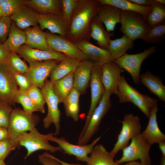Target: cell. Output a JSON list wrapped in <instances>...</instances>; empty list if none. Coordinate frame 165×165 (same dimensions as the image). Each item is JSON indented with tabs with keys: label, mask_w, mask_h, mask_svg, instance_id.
<instances>
[{
	"label": "cell",
	"mask_w": 165,
	"mask_h": 165,
	"mask_svg": "<svg viewBox=\"0 0 165 165\" xmlns=\"http://www.w3.org/2000/svg\"><path fill=\"white\" fill-rule=\"evenodd\" d=\"M15 103L20 104L23 110L28 114H32L35 112H39L37 107L26 91H21L19 89L15 97Z\"/></svg>",
	"instance_id": "37"
},
{
	"label": "cell",
	"mask_w": 165,
	"mask_h": 165,
	"mask_svg": "<svg viewBox=\"0 0 165 165\" xmlns=\"http://www.w3.org/2000/svg\"><path fill=\"white\" fill-rule=\"evenodd\" d=\"M124 71L113 61L101 66V79L105 90L117 95L121 75Z\"/></svg>",
	"instance_id": "18"
},
{
	"label": "cell",
	"mask_w": 165,
	"mask_h": 165,
	"mask_svg": "<svg viewBox=\"0 0 165 165\" xmlns=\"http://www.w3.org/2000/svg\"><path fill=\"white\" fill-rule=\"evenodd\" d=\"M158 110V106L151 109L148 124L145 130L141 132L143 138L151 146L165 140V135L161 131L158 125L157 117Z\"/></svg>",
	"instance_id": "21"
},
{
	"label": "cell",
	"mask_w": 165,
	"mask_h": 165,
	"mask_svg": "<svg viewBox=\"0 0 165 165\" xmlns=\"http://www.w3.org/2000/svg\"><path fill=\"white\" fill-rule=\"evenodd\" d=\"M7 62L15 71L23 74L28 69L27 64L15 52H11Z\"/></svg>",
	"instance_id": "40"
},
{
	"label": "cell",
	"mask_w": 165,
	"mask_h": 165,
	"mask_svg": "<svg viewBox=\"0 0 165 165\" xmlns=\"http://www.w3.org/2000/svg\"><path fill=\"white\" fill-rule=\"evenodd\" d=\"M74 72L71 73L65 77L52 82L53 90L58 99L59 104L63 102L73 88Z\"/></svg>",
	"instance_id": "31"
},
{
	"label": "cell",
	"mask_w": 165,
	"mask_h": 165,
	"mask_svg": "<svg viewBox=\"0 0 165 165\" xmlns=\"http://www.w3.org/2000/svg\"><path fill=\"white\" fill-rule=\"evenodd\" d=\"M43 153L45 155L56 160L58 162L61 164V165H81V164H79L70 163H67L57 158L48 152H43Z\"/></svg>",
	"instance_id": "49"
},
{
	"label": "cell",
	"mask_w": 165,
	"mask_h": 165,
	"mask_svg": "<svg viewBox=\"0 0 165 165\" xmlns=\"http://www.w3.org/2000/svg\"><path fill=\"white\" fill-rule=\"evenodd\" d=\"M156 50V47L152 46L138 53H126L113 61L123 69L127 71L130 74L134 83L137 84L140 82V71L143 61L155 53Z\"/></svg>",
	"instance_id": "10"
},
{
	"label": "cell",
	"mask_w": 165,
	"mask_h": 165,
	"mask_svg": "<svg viewBox=\"0 0 165 165\" xmlns=\"http://www.w3.org/2000/svg\"><path fill=\"white\" fill-rule=\"evenodd\" d=\"M160 165H165V156L162 155L161 157Z\"/></svg>",
	"instance_id": "54"
},
{
	"label": "cell",
	"mask_w": 165,
	"mask_h": 165,
	"mask_svg": "<svg viewBox=\"0 0 165 165\" xmlns=\"http://www.w3.org/2000/svg\"><path fill=\"white\" fill-rule=\"evenodd\" d=\"M28 63L52 60L61 61L68 57L63 54L53 50L45 51L35 49L24 44L16 52Z\"/></svg>",
	"instance_id": "16"
},
{
	"label": "cell",
	"mask_w": 165,
	"mask_h": 165,
	"mask_svg": "<svg viewBox=\"0 0 165 165\" xmlns=\"http://www.w3.org/2000/svg\"><path fill=\"white\" fill-rule=\"evenodd\" d=\"M41 89L47 107V115L43 120V127L47 129L52 124H53L55 127L54 135H57L60 130L61 114L58 108V99L53 90L52 82L46 80Z\"/></svg>",
	"instance_id": "9"
},
{
	"label": "cell",
	"mask_w": 165,
	"mask_h": 165,
	"mask_svg": "<svg viewBox=\"0 0 165 165\" xmlns=\"http://www.w3.org/2000/svg\"><path fill=\"white\" fill-rule=\"evenodd\" d=\"M133 41L123 35L121 38L109 40L107 50L114 60L121 57L134 46Z\"/></svg>",
	"instance_id": "30"
},
{
	"label": "cell",
	"mask_w": 165,
	"mask_h": 165,
	"mask_svg": "<svg viewBox=\"0 0 165 165\" xmlns=\"http://www.w3.org/2000/svg\"><path fill=\"white\" fill-rule=\"evenodd\" d=\"M122 11L112 5L100 4L96 16L98 20L104 24L107 31L113 33L116 24L120 23Z\"/></svg>",
	"instance_id": "20"
},
{
	"label": "cell",
	"mask_w": 165,
	"mask_h": 165,
	"mask_svg": "<svg viewBox=\"0 0 165 165\" xmlns=\"http://www.w3.org/2000/svg\"><path fill=\"white\" fill-rule=\"evenodd\" d=\"M75 44L94 64L102 66L114 60L107 50L97 46L89 41L83 40Z\"/></svg>",
	"instance_id": "19"
},
{
	"label": "cell",
	"mask_w": 165,
	"mask_h": 165,
	"mask_svg": "<svg viewBox=\"0 0 165 165\" xmlns=\"http://www.w3.org/2000/svg\"><path fill=\"white\" fill-rule=\"evenodd\" d=\"M158 143L159 148L162 153V155L165 156V141H161Z\"/></svg>",
	"instance_id": "51"
},
{
	"label": "cell",
	"mask_w": 165,
	"mask_h": 165,
	"mask_svg": "<svg viewBox=\"0 0 165 165\" xmlns=\"http://www.w3.org/2000/svg\"><path fill=\"white\" fill-rule=\"evenodd\" d=\"M100 4L98 0H78L69 22L67 38L75 43L90 38V24Z\"/></svg>",
	"instance_id": "1"
},
{
	"label": "cell",
	"mask_w": 165,
	"mask_h": 165,
	"mask_svg": "<svg viewBox=\"0 0 165 165\" xmlns=\"http://www.w3.org/2000/svg\"><path fill=\"white\" fill-rule=\"evenodd\" d=\"M142 137L141 133L131 139L129 145L123 148L121 157L116 162L118 164L140 160L143 165H151L149 155L151 147Z\"/></svg>",
	"instance_id": "5"
},
{
	"label": "cell",
	"mask_w": 165,
	"mask_h": 165,
	"mask_svg": "<svg viewBox=\"0 0 165 165\" xmlns=\"http://www.w3.org/2000/svg\"><path fill=\"white\" fill-rule=\"evenodd\" d=\"M39 121V118L36 114H28L19 108L13 109L7 128L12 144L16 148L19 147V139L21 135L35 128Z\"/></svg>",
	"instance_id": "3"
},
{
	"label": "cell",
	"mask_w": 165,
	"mask_h": 165,
	"mask_svg": "<svg viewBox=\"0 0 165 165\" xmlns=\"http://www.w3.org/2000/svg\"><path fill=\"white\" fill-rule=\"evenodd\" d=\"M82 61L69 57L60 61L52 70L50 75V81L53 82L74 72Z\"/></svg>",
	"instance_id": "26"
},
{
	"label": "cell",
	"mask_w": 165,
	"mask_h": 165,
	"mask_svg": "<svg viewBox=\"0 0 165 165\" xmlns=\"http://www.w3.org/2000/svg\"><path fill=\"white\" fill-rule=\"evenodd\" d=\"M38 162L42 165H61L55 159L47 156L43 153L38 157Z\"/></svg>",
	"instance_id": "46"
},
{
	"label": "cell",
	"mask_w": 165,
	"mask_h": 165,
	"mask_svg": "<svg viewBox=\"0 0 165 165\" xmlns=\"http://www.w3.org/2000/svg\"><path fill=\"white\" fill-rule=\"evenodd\" d=\"M165 37V22L151 27L142 39L145 42L155 44L164 41Z\"/></svg>",
	"instance_id": "36"
},
{
	"label": "cell",
	"mask_w": 165,
	"mask_h": 165,
	"mask_svg": "<svg viewBox=\"0 0 165 165\" xmlns=\"http://www.w3.org/2000/svg\"><path fill=\"white\" fill-rule=\"evenodd\" d=\"M4 14L1 9L0 5V18L1 17L3 16Z\"/></svg>",
	"instance_id": "56"
},
{
	"label": "cell",
	"mask_w": 165,
	"mask_h": 165,
	"mask_svg": "<svg viewBox=\"0 0 165 165\" xmlns=\"http://www.w3.org/2000/svg\"><path fill=\"white\" fill-rule=\"evenodd\" d=\"M111 94L105 90L99 103L94 110L82 135L78 138L77 145H86L96 133L101 121L112 106Z\"/></svg>",
	"instance_id": "7"
},
{
	"label": "cell",
	"mask_w": 165,
	"mask_h": 165,
	"mask_svg": "<svg viewBox=\"0 0 165 165\" xmlns=\"http://www.w3.org/2000/svg\"><path fill=\"white\" fill-rule=\"evenodd\" d=\"M18 90L14 70L7 62L0 63V100L14 105L15 97Z\"/></svg>",
	"instance_id": "11"
},
{
	"label": "cell",
	"mask_w": 165,
	"mask_h": 165,
	"mask_svg": "<svg viewBox=\"0 0 165 165\" xmlns=\"http://www.w3.org/2000/svg\"><path fill=\"white\" fill-rule=\"evenodd\" d=\"M26 92L37 107L39 112L44 113L45 102L41 89L36 86L32 85Z\"/></svg>",
	"instance_id": "38"
},
{
	"label": "cell",
	"mask_w": 165,
	"mask_h": 165,
	"mask_svg": "<svg viewBox=\"0 0 165 165\" xmlns=\"http://www.w3.org/2000/svg\"><path fill=\"white\" fill-rule=\"evenodd\" d=\"M78 0H61L62 14L69 23Z\"/></svg>",
	"instance_id": "42"
},
{
	"label": "cell",
	"mask_w": 165,
	"mask_h": 165,
	"mask_svg": "<svg viewBox=\"0 0 165 165\" xmlns=\"http://www.w3.org/2000/svg\"><path fill=\"white\" fill-rule=\"evenodd\" d=\"M45 34L48 46L52 50L80 61L89 59L87 56L67 38L51 33Z\"/></svg>",
	"instance_id": "12"
},
{
	"label": "cell",
	"mask_w": 165,
	"mask_h": 165,
	"mask_svg": "<svg viewBox=\"0 0 165 165\" xmlns=\"http://www.w3.org/2000/svg\"><path fill=\"white\" fill-rule=\"evenodd\" d=\"M117 95L120 103H132L148 118L151 109L158 106V100L138 91L128 83L123 75L119 79Z\"/></svg>",
	"instance_id": "2"
},
{
	"label": "cell",
	"mask_w": 165,
	"mask_h": 165,
	"mask_svg": "<svg viewBox=\"0 0 165 165\" xmlns=\"http://www.w3.org/2000/svg\"><path fill=\"white\" fill-rule=\"evenodd\" d=\"M90 82L91 91L90 105L85 124L79 137H81L84 132L94 110L101 101L105 91L101 79V66L94 64Z\"/></svg>",
	"instance_id": "14"
},
{
	"label": "cell",
	"mask_w": 165,
	"mask_h": 165,
	"mask_svg": "<svg viewBox=\"0 0 165 165\" xmlns=\"http://www.w3.org/2000/svg\"><path fill=\"white\" fill-rule=\"evenodd\" d=\"M40 15L25 5H24L10 16L12 21L22 30L37 25Z\"/></svg>",
	"instance_id": "23"
},
{
	"label": "cell",
	"mask_w": 165,
	"mask_h": 165,
	"mask_svg": "<svg viewBox=\"0 0 165 165\" xmlns=\"http://www.w3.org/2000/svg\"><path fill=\"white\" fill-rule=\"evenodd\" d=\"M25 0H0V5L5 16H10L23 6Z\"/></svg>",
	"instance_id": "39"
},
{
	"label": "cell",
	"mask_w": 165,
	"mask_h": 165,
	"mask_svg": "<svg viewBox=\"0 0 165 165\" xmlns=\"http://www.w3.org/2000/svg\"><path fill=\"white\" fill-rule=\"evenodd\" d=\"M24 31L26 36L24 44L35 49L52 50L48 44L45 33L38 25L29 28Z\"/></svg>",
	"instance_id": "25"
},
{
	"label": "cell",
	"mask_w": 165,
	"mask_h": 165,
	"mask_svg": "<svg viewBox=\"0 0 165 165\" xmlns=\"http://www.w3.org/2000/svg\"><path fill=\"white\" fill-rule=\"evenodd\" d=\"M0 165H6L4 160L0 159Z\"/></svg>",
	"instance_id": "55"
},
{
	"label": "cell",
	"mask_w": 165,
	"mask_h": 165,
	"mask_svg": "<svg viewBox=\"0 0 165 165\" xmlns=\"http://www.w3.org/2000/svg\"><path fill=\"white\" fill-rule=\"evenodd\" d=\"M11 51L3 44H0V63L7 62Z\"/></svg>",
	"instance_id": "47"
},
{
	"label": "cell",
	"mask_w": 165,
	"mask_h": 165,
	"mask_svg": "<svg viewBox=\"0 0 165 165\" xmlns=\"http://www.w3.org/2000/svg\"><path fill=\"white\" fill-rule=\"evenodd\" d=\"M26 40L24 31L19 28L14 21H12L8 36L4 44L11 52L16 53L22 45L25 44Z\"/></svg>",
	"instance_id": "34"
},
{
	"label": "cell",
	"mask_w": 165,
	"mask_h": 165,
	"mask_svg": "<svg viewBox=\"0 0 165 165\" xmlns=\"http://www.w3.org/2000/svg\"><path fill=\"white\" fill-rule=\"evenodd\" d=\"M9 137V134L7 128L0 127V141Z\"/></svg>",
	"instance_id": "50"
},
{
	"label": "cell",
	"mask_w": 165,
	"mask_h": 165,
	"mask_svg": "<svg viewBox=\"0 0 165 165\" xmlns=\"http://www.w3.org/2000/svg\"><path fill=\"white\" fill-rule=\"evenodd\" d=\"M140 82L159 99L165 102V86L159 77L147 71L140 75Z\"/></svg>",
	"instance_id": "27"
},
{
	"label": "cell",
	"mask_w": 165,
	"mask_h": 165,
	"mask_svg": "<svg viewBox=\"0 0 165 165\" xmlns=\"http://www.w3.org/2000/svg\"><path fill=\"white\" fill-rule=\"evenodd\" d=\"M13 109L12 105L0 100V127L7 129Z\"/></svg>",
	"instance_id": "41"
},
{
	"label": "cell",
	"mask_w": 165,
	"mask_h": 165,
	"mask_svg": "<svg viewBox=\"0 0 165 165\" xmlns=\"http://www.w3.org/2000/svg\"><path fill=\"white\" fill-rule=\"evenodd\" d=\"M54 136L53 133H51L49 138L50 141L57 144L65 154L73 155L77 160L86 163L94 147L101 138V136L97 138L90 144L80 145L70 143L64 137L58 138Z\"/></svg>",
	"instance_id": "13"
},
{
	"label": "cell",
	"mask_w": 165,
	"mask_h": 165,
	"mask_svg": "<svg viewBox=\"0 0 165 165\" xmlns=\"http://www.w3.org/2000/svg\"><path fill=\"white\" fill-rule=\"evenodd\" d=\"M122 124L117 140L110 153L114 158L118 152L128 145L129 141L141 133L142 127L140 119L132 113L124 115L123 120H119Z\"/></svg>",
	"instance_id": "8"
},
{
	"label": "cell",
	"mask_w": 165,
	"mask_h": 165,
	"mask_svg": "<svg viewBox=\"0 0 165 165\" xmlns=\"http://www.w3.org/2000/svg\"><path fill=\"white\" fill-rule=\"evenodd\" d=\"M133 3L143 6H151L154 3L153 0H129Z\"/></svg>",
	"instance_id": "48"
},
{
	"label": "cell",
	"mask_w": 165,
	"mask_h": 165,
	"mask_svg": "<svg viewBox=\"0 0 165 165\" xmlns=\"http://www.w3.org/2000/svg\"><path fill=\"white\" fill-rule=\"evenodd\" d=\"M117 165H143L140 162H138L136 161H133L127 162L126 164H118Z\"/></svg>",
	"instance_id": "52"
},
{
	"label": "cell",
	"mask_w": 165,
	"mask_h": 165,
	"mask_svg": "<svg viewBox=\"0 0 165 165\" xmlns=\"http://www.w3.org/2000/svg\"><path fill=\"white\" fill-rule=\"evenodd\" d=\"M16 148L11 143L9 137L0 141V159L4 160Z\"/></svg>",
	"instance_id": "45"
},
{
	"label": "cell",
	"mask_w": 165,
	"mask_h": 165,
	"mask_svg": "<svg viewBox=\"0 0 165 165\" xmlns=\"http://www.w3.org/2000/svg\"><path fill=\"white\" fill-rule=\"evenodd\" d=\"M24 5L39 15H62L61 0H28Z\"/></svg>",
	"instance_id": "24"
},
{
	"label": "cell",
	"mask_w": 165,
	"mask_h": 165,
	"mask_svg": "<svg viewBox=\"0 0 165 165\" xmlns=\"http://www.w3.org/2000/svg\"><path fill=\"white\" fill-rule=\"evenodd\" d=\"M110 152L101 144L96 145L86 162L87 165H117Z\"/></svg>",
	"instance_id": "29"
},
{
	"label": "cell",
	"mask_w": 165,
	"mask_h": 165,
	"mask_svg": "<svg viewBox=\"0 0 165 165\" xmlns=\"http://www.w3.org/2000/svg\"><path fill=\"white\" fill-rule=\"evenodd\" d=\"M60 61L52 60L28 63V69L24 75L32 85L41 89L44 85L47 78L50 76L53 68Z\"/></svg>",
	"instance_id": "15"
},
{
	"label": "cell",
	"mask_w": 165,
	"mask_h": 165,
	"mask_svg": "<svg viewBox=\"0 0 165 165\" xmlns=\"http://www.w3.org/2000/svg\"><path fill=\"white\" fill-rule=\"evenodd\" d=\"M15 79L19 89L27 91L32 85L26 76L23 74L14 70Z\"/></svg>",
	"instance_id": "44"
},
{
	"label": "cell",
	"mask_w": 165,
	"mask_h": 165,
	"mask_svg": "<svg viewBox=\"0 0 165 165\" xmlns=\"http://www.w3.org/2000/svg\"><path fill=\"white\" fill-rule=\"evenodd\" d=\"M151 6V10L146 18L151 28L165 22V6L156 4L154 2Z\"/></svg>",
	"instance_id": "35"
},
{
	"label": "cell",
	"mask_w": 165,
	"mask_h": 165,
	"mask_svg": "<svg viewBox=\"0 0 165 165\" xmlns=\"http://www.w3.org/2000/svg\"><path fill=\"white\" fill-rule=\"evenodd\" d=\"M120 23V31L133 41L142 39L151 28L143 15L132 11L122 10Z\"/></svg>",
	"instance_id": "4"
},
{
	"label": "cell",
	"mask_w": 165,
	"mask_h": 165,
	"mask_svg": "<svg viewBox=\"0 0 165 165\" xmlns=\"http://www.w3.org/2000/svg\"><path fill=\"white\" fill-rule=\"evenodd\" d=\"M113 33L105 29L96 15L93 18L90 24V37L96 41L99 47L107 50L109 40Z\"/></svg>",
	"instance_id": "28"
},
{
	"label": "cell",
	"mask_w": 165,
	"mask_h": 165,
	"mask_svg": "<svg viewBox=\"0 0 165 165\" xmlns=\"http://www.w3.org/2000/svg\"><path fill=\"white\" fill-rule=\"evenodd\" d=\"M51 134H42L36 128L22 134L19 139V145L27 150L24 159H26L33 153L39 150H43L52 153L61 151L59 146H53L49 143V138Z\"/></svg>",
	"instance_id": "6"
},
{
	"label": "cell",
	"mask_w": 165,
	"mask_h": 165,
	"mask_svg": "<svg viewBox=\"0 0 165 165\" xmlns=\"http://www.w3.org/2000/svg\"><path fill=\"white\" fill-rule=\"evenodd\" d=\"M100 4L113 6L122 10L135 12L141 14L146 19L150 12L152 6H143L133 3L129 0H98Z\"/></svg>",
	"instance_id": "32"
},
{
	"label": "cell",
	"mask_w": 165,
	"mask_h": 165,
	"mask_svg": "<svg viewBox=\"0 0 165 165\" xmlns=\"http://www.w3.org/2000/svg\"><path fill=\"white\" fill-rule=\"evenodd\" d=\"M94 64L90 59L82 61L74 72L73 88L81 94L85 93L88 86Z\"/></svg>",
	"instance_id": "22"
},
{
	"label": "cell",
	"mask_w": 165,
	"mask_h": 165,
	"mask_svg": "<svg viewBox=\"0 0 165 165\" xmlns=\"http://www.w3.org/2000/svg\"><path fill=\"white\" fill-rule=\"evenodd\" d=\"M80 94L73 88L64 99L63 102L66 114L75 122L79 119V98Z\"/></svg>",
	"instance_id": "33"
},
{
	"label": "cell",
	"mask_w": 165,
	"mask_h": 165,
	"mask_svg": "<svg viewBox=\"0 0 165 165\" xmlns=\"http://www.w3.org/2000/svg\"><path fill=\"white\" fill-rule=\"evenodd\" d=\"M38 24L40 29H47L52 34H57L67 38L69 24L62 15L55 14L40 15Z\"/></svg>",
	"instance_id": "17"
},
{
	"label": "cell",
	"mask_w": 165,
	"mask_h": 165,
	"mask_svg": "<svg viewBox=\"0 0 165 165\" xmlns=\"http://www.w3.org/2000/svg\"><path fill=\"white\" fill-rule=\"evenodd\" d=\"M154 2L157 4L165 6V0H153Z\"/></svg>",
	"instance_id": "53"
},
{
	"label": "cell",
	"mask_w": 165,
	"mask_h": 165,
	"mask_svg": "<svg viewBox=\"0 0 165 165\" xmlns=\"http://www.w3.org/2000/svg\"><path fill=\"white\" fill-rule=\"evenodd\" d=\"M10 16H3L0 18V44H3L8 36L11 25Z\"/></svg>",
	"instance_id": "43"
}]
</instances>
